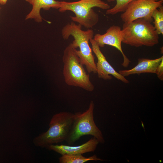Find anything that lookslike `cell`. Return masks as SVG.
<instances>
[{"label": "cell", "instance_id": "12", "mask_svg": "<svg viewBox=\"0 0 163 163\" xmlns=\"http://www.w3.org/2000/svg\"><path fill=\"white\" fill-rule=\"evenodd\" d=\"M31 5L32 8L30 12L26 16L25 19H34L36 22H41L42 18L40 14L41 9L48 10L51 8L59 9L61 1L55 0H24Z\"/></svg>", "mask_w": 163, "mask_h": 163}, {"label": "cell", "instance_id": "18", "mask_svg": "<svg viewBox=\"0 0 163 163\" xmlns=\"http://www.w3.org/2000/svg\"><path fill=\"white\" fill-rule=\"evenodd\" d=\"M155 0L156 1H161L163 2V0Z\"/></svg>", "mask_w": 163, "mask_h": 163}, {"label": "cell", "instance_id": "4", "mask_svg": "<svg viewBox=\"0 0 163 163\" xmlns=\"http://www.w3.org/2000/svg\"><path fill=\"white\" fill-rule=\"evenodd\" d=\"M74 117V113L67 112L54 114L49 123L48 129L33 139L34 145L46 148L48 145L66 141L71 129Z\"/></svg>", "mask_w": 163, "mask_h": 163}, {"label": "cell", "instance_id": "8", "mask_svg": "<svg viewBox=\"0 0 163 163\" xmlns=\"http://www.w3.org/2000/svg\"><path fill=\"white\" fill-rule=\"evenodd\" d=\"M93 39L100 47H103L107 45L117 49L121 53L123 57V61L122 65L125 68L128 66L130 61L124 54L122 49L121 29L119 26L113 25L110 27L104 34H95Z\"/></svg>", "mask_w": 163, "mask_h": 163}, {"label": "cell", "instance_id": "3", "mask_svg": "<svg viewBox=\"0 0 163 163\" xmlns=\"http://www.w3.org/2000/svg\"><path fill=\"white\" fill-rule=\"evenodd\" d=\"M151 22L143 18L124 23L121 30L122 43L138 47L153 46L159 43V34Z\"/></svg>", "mask_w": 163, "mask_h": 163}, {"label": "cell", "instance_id": "9", "mask_svg": "<svg viewBox=\"0 0 163 163\" xmlns=\"http://www.w3.org/2000/svg\"><path fill=\"white\" fill-rule=\"evenodd\" d=\"M90 42L91 45L92 51L97 59L96 66L98 77L104 80H110L112 78L110 75L125 83H129V81L116 71L110 64L101 52L100 47L93 39L90 40Z\"/></svg>", "mask_w": 163, "mask_h": 163}, {"label": "cell", "instance_id": "14", "mask_svg": "<svg viewBox=\"0 0 163 163\" xmlns=\"http://www.w3.org/2000/svg\"><path fill=\"white\" fill-rule=\"evenodd\" d=\"M152 18L154 22V27L158 34L163 35V6L156 9L153 11Z\"/></svg>", "mask_w": 163, "mask_h": 163}, {"label": "cell", "instance_id": "1", "mask_svg": "<svg viewBox=\"0 0 163 163\" xmlns=\"http://www.w3.org/2000/svg\"><path fill=\"white\" fill-rule=\"evenodd\" d=\"M82 26L72 21L68 23L62 28V36L65 40H68L71 36L73 37L74 40L71 43L75 48H79L77 52L82 63L85 66L89 73H96V63L92 48L89 44L90 40L93 38L94 32L90 29L84 30Z\"/></svg>", "mask_w": 163, "mask_h": 163}, {"label": "cell", "instance_id": "17", "mask_svg": "<svg viewBox=\"0 0 163 163\" xmlns=\"http://www.w3.org/2000/svg\"><path fill=\"white\" fill-rule=\"evenodd\" d=\"M8 0H0V4L4 5L6 4Z\"/></svg>", "mask_w": 163, "mask_h": 163}, {"label": "cell", "instance_id": "6", "mask_svg": "<svg viewBox=\"0 0 163 163\" xmlns=\"http://www.w3.org/2000/svg\"><path fill=\"white\" fill-rule=\"evenodd\" d=\"M94 104L91 101L87 110L81 113H74L72 126L66 141L69 145H72L82 136L91 135L95 137L99 143L104 144L105 140L102 132L96 125L94 120Z\"/></svg>", "mask_w": 163, "mask_h": 163}, {"label": "cell", "instance_id": "15", "mask_svg": "<svg viewBox=\"0 0 163 163\" xmlns=\"http://www.w3.org/2000/svg\"><path fill=\"white\" fill-rule=\"evenodd\" d=\"M109 2L116 1L115 5L112 8L107 10L106 14L114 15L120 12H123L129 4L135 0H106Z\"/></svg>", "mask_w": 163, "mask_h": 163}, {"label": "cell", "instance_id": "5", "mask_svg": "<svg viewBox=\"0 0 163 163\" xmlns=\"http://www.w3.org/2000/svg\"><path fill=\"white\" fill-rule=\"evenodd\" d=\"M94 7L107 10L110 6L101 0H80L72 2L61 1L58 9L61 12L67 11L73 12L75 16H70L72 21L88 29L92 28L99 21V15L93 9Z\"/></svg>", "mask_w": 163, "mask_h": 163}, {"label": "cell", "instance_id": "7", "mask_svg": "<svg viewBox=\"0 0 163 163\" xmlns=\"http://www.w3.org/2000/svg\"><path fill=\"white\" fill-rule=\"evenodd\" d=\"M163 2L155 0H135L128 6L121 15L124 23L132 22L136 19L143 18L152 22V13L154 10L162 5Z\"/></svg>", "mask_w": 163, "mask_h": 163}, {"label": "cell", "instance_id": "19", "mask_svg": "<svg viewBox=\"0 0 163 163\" xmlns=\"http://www.w3.org/2000/svg\"><path fill=\"white\" fill-rule=\"evenodd\" d=\"M0 9H1V8H0Z\"/></svg>", "mask_w": 163, "mask_h": 163}, {"label": "cell", "instance_id": "11", "mask_svg": "<svg viewBox=\"0 0 163 163\" xmlns=\"http://www.w3.org/2000/svg\"><path fill=\"white\" fill-rule=\"evenodd\" d=\"M163 60V56L155 59L139 58L138 59L137 64L134 68L129 70H120L118 73L124 77L142 73L155 74L158 67Z\"/></svg>", "mask_w": 163, "mask_h": 163}, {"label": "cell", "instance_id": "2", "mask_svg": "<svg viewBox=\"0 0 163 163\" xmlns=\"http://www.w3.org/2000/svg\"><path fill=\"white\" fill-rule=\"evenodd\" d=\"M77 51L71 43L64 50L63 73L65 82L68 85L91 92L94 89V86L90 80L89 75L83 67Z\"/></svg>", "mask_w": 163, "mask_h": 163}, {"label": "cell", "instance_id": "13", "mask_svg": "<svg viewBox=\"0 0 163 163\" xmlns=\"http://www.w3.org/2000/svg\"><path fill=\"white\" fill-rule=\"evenodd\" d=\"M90 161H103L97 157L96 155L88 157L84 156L82 154H64L59 158L60 163H84Z\"/></svg>", "mask_w": 163, "mask_h": 163}, {"label": "cell", "instance_id": "10", "mask_svg": "<svg viewBox=\"0 0 163 163\" xmlns=\"http://www.w3.org/2000/svg\"><path fill=\"white\" fill-rule=\"evenodd\" d=\"M99 143L94 137L92 138L85 143L78 146L65 145H51L46 148L53 151L61 155L64 154H78L94 152Z\"/></svg>", "mask_w": 163, "mask_h": 163}, {"label": "cell", "instance_id": "16", "mask_svg": "<svg viewBox=\"0 0 163 163\" xmlns=\"http://www.w3.org/2000/svg\"><path fill=\"white\" fill-rule=\"evenodd\" d=\"M157 77L160 80H163V60H162L157 69L156 73Z\"/></svg>", "mask_w": 163, "mask_h": 163}]
</instances>
